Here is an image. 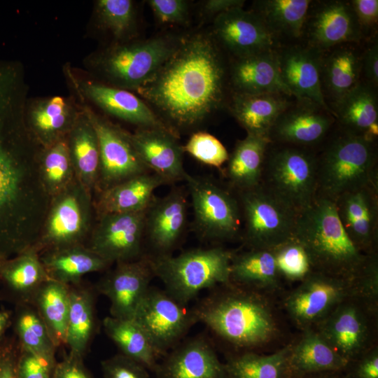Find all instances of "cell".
I'll list each match as a JSON object with an SVG mask.
<instances>
[{
	"label": "cell",
	"mask_w": 378,
	"mask_h": 378,
	"mask_svg": "<svg viewBox=\"0 0 378 378\" xmlns=\"http://www.w3.org/2000/svg\"><path fill=\"white\" fill-rule=\"evenodd\" d=\"M183 148L184 152L198 161L218 168L227 162L229 158L223 144L216 137L206 132L192 134Z\"/></svg>",
	"instance_id": "cell-48"
},
{
	"label": "cell",
	"mask_w": 378,
	"mask_h": 378,
	"mask_svg": "<svg viewBox=\"0 0 378 378\" xmlns=\"http://www.w3.org/2000/svg\"><path fill=\"white\" fill-rule=\"evenodd\" d=\"M309 46L320 52L359 42L363 34L349 1L323 3L309 19Z\"/></svg>",
	"instance_id": "cell-24"
},
{
	"label": "cell",
	"mask_w": 378,
	"mask_h": 378,
	"mask_svg": "<svg viewBox=\"0 0 378 378\" xmlns=\"http://www.w3.org/2000/svg\"><path fill=\"white\" fill-rule=\"evenodd\" d=\"M66 140L76 180L91 195L99 185L100 155L97 134L86 115L76 118Z\"/></svg>",
	"instance_id": "cell-32"
},
{
	"label": "cell",
	"mask_w": 378,
	"mask_h": 378,
	"mask_svg": "<svg viewBox=\"0 0 378 378\" xmlns=\"http://www.w3.org/2000/svg\"><path fill=\"white\" fill-rule=\"evenodd\" d=\"M353 293L351 281L312 272L286 300V308L301 326H308Z\"/></svg>",
	"instance_id": "cell-14"
},
{
	"label": "cell",
	"mask_w": 378,
	"mask_h": 378,
	"mask_svg": "<svg viewBox=\"0 0 378 378\" xmlns=\"http://www.w3.org/2000/svg\"><path fill=\"white\" fill-rule=\"evenodd\" d=\"M83 357L71 352L57 362L51 378H93L83 364Z\"/></svg>",
	"instance_id": "cell-54"
},
{
	"label": "cell",
	"mask_w": 378,
	"mask_h": 378,
	"mask_svg": "<svg viewBox=\"0 0 378 378\" xmlns=\"http://www.w3.org/2000/svg\"><path fill=\"white\" fill-rule=\"evenodd\" d=\"M231 83L235 94L291 97L281 77L276 50L238 57L232 66Z\"/></svg>",
	"instance_id": "cell-25"
},
{
	"label": "cell",
	"mask_w": 378,
	"mask_h": 378,
	"mask_svg": "<svg viewBox=\"0 0 378 378\" xmlns=\"http://www.w3.org/2000/svg\"><path fill=\"white\" fill-rule=\"evenodd\" d=\"M146 210L99 216L88 247L109 264L141 258Z\"/></svg>",
	"instance_id": "cell-13"
},
{
	"label": "cell",
	"mask_w": 378,
	"mask_h": 378,
	"mask_svg": "<svg viewBox=\"0 0 378 378\" xmlns=\"http://www.w3.org/2000/svg\"><path fill=\"white\" fill-rule=\"evenodd\" d=\"M182 189L172 190L155 198L146 213L145 237L155 255L171 254L182 237L187 223V200Z\"/></svg>",
	"instance_id": "cell-21"
},
{
	"label": "cell",
	"mask_w": 378,
	"mask_h": 378,
	"mask_svg": "<svg viewBox=\"0 0 378 378\" xmlns=\"http://www.w3.org/2000/svg\"><path fill=\"white\" fill-rule=\"evenodd\" d=\"M353 293L358 292L368 300L375 301L378 293V265L374 253L370 254L363 269L351 281Z\"/></svg>",
	"instance_id": "cell-50"
},
{
	"label": "cell",
	"mask_w": 378,
	"mask_h": 378,
	"mask_svg": "<svg viewBox=\"0 0 378 378\" xmlns=\"http://www.w3.org/2000/svg\"><path fill=\"white\" fill-rule=\"evenodd\" d=\"M94 300L92 292L79 286H70L69 310L66 344L71 352L83 357L95 330Z\"/></svg>",
	"instance_id": "cell-37"
},
{
	"label": "cell",
	"mask_w": 378,
	"mask_h": 378,
	"mask_svg": "<svg viewBox=\"0 0 378 378\" xmlns=\"http://www.w3.org/2000/svg\"><path fill=\"white\" fill-rule=\"evenodd\" d=\"M39 175L44 191L53 197L76 181L66 139L45 148L40 160Z\"/></svg>",
	"instance_id": "cell-45"
},
{
	"label": "cell",
	"mask_w": 378,
	"mask_h": 378,
	"mask_svg": "<svg viewBox=\"0 0 378 378\" xmlns=\"http://www.w3.org/2000/svg\"><path fill=\"white\" fill-rule=\"evenodd\" d=\"M276 54L281 79L291 96L299 102L317 104L333 114L322 88L321 52L309 46H293L276 50Z\"/></svg>",
	"instance_id": "cell-18"
},
{
	"label": "cell",
	"mask_w": 378,
	"mask_h": 378,
	"mask_svg": "<svg viewBox=\"0 0 378 378\" xmlns=\"http://www.w3.org/2000/svg\"><path fill=\"white\" fill-rule=\"evenodd\" d=\"M12 323L20 346L44 359L53 369L57 347L34 306L17 304Z\"/></svg>",
	"instance_id": "cell-42"
},
{
	"label": "cell",
	"mask_w": 378,
	"mask_h": 378,
	"mask_svg": "<svg viewBox=\"0 0 378 378\" xmlns=\"http://www.w3.org/2000/svg\"><path fill=\"white\" fill-rule=\"evenodd\" d=\"M287 97L279 93L234 94L231 111L248 134L268 138L279 116L292 105Z\"/></svg>",
	"instance_id": "cell-30"
},
{
	"label": "cell",
	"mask_w": 378,
	"mask_h": 378,
	"mask_svg": "<svg viewBox=\"0 0 378 378\" xmlns=\"http://www.w3.org/2000/svg\"><path fill=\"white\" fill-rule=\"evenodd\" d=\"M19 69L0 63V260L35 244L30 235V162Z\"/></svg>",
	"instance_id": "cell-2"
},
{
	"label": "cell",
	"mask_w": 378,
	"mask_h": 378,
	"mask_svg": "<svg viewBox=\"0 0 378 378\" xmlns=\"http://www.w3.org/2000/svg\"><path fill=\"white\" fill-rule=\"evenodd\" d=\"M378 183L375 141L344 130L317 156L316 197L335 202L345 193Z\"/></svg>",
	"instance_id": "cell-5"
},
{
	"label": "cell",
	"mask_w": 378,
	"mask_h": 378,
	"mask_svg": "<svg viewBox=\"0 0 378 378\" xmlns=\"http://www.w3.org/2000/svg\"><path fill=\"white\" fill-rule=\"evenodd\" d=\"M225 69L214 40L196 34L178 43L154 76L136 90L178 127L195 125L220 106Z\"/></svg>",
	"instance_id": "cell-1"
},
{
	"label": "cell",
	"mask_w": 378,
	"mask_h": 378,
	"mask_svg": "<svg viewBox=\"0 0 378 378\" xmlns=\"http://www.w3.org/2000/svg\"><path fill=\"white\" fill-rule=\"evenodd\" d=\"M184 181L191 197L194 224L199 234L210 240L236 237L242 228L239 202L210 178L186 173Z\"/></svg>",
	"instance_id": "cell-9"
},
{
	"label": "cell",
	"mask_w": 378,
	"mask_h": 378,
	"mask_svg": "<svg viewBox=\"0 0 378 378\" xmlns=\"http://www.w3.org/2000/svg\"><path fill=\"white\" fill-rule=\"evenodd\" d=\"M305 249L313 270L352 281L369 255L361 252L344 230L335 202L316 197L298 214L293 234Z\"/></svg>",
	"instance_id": "cell-3"
},
{
	"label": "cell",
	"mask_w": 378,
	"mask_h": 378,
	"mask_svg": "<svg viewBox=\"0 0 378 378\" xmlns=\"http://www.w3.org/2000/svg\"><path fill=\"white\" fill-rule=\"evenodd\" d=\"M158 378H230L226 366L203 337L180 342L154 371Z\"/></svg>",
	"instance_id": "cell-23"
},
{
	"label": "cell",
	"mask_w": 378,
	"mask_h": 378,
	"mask_svg": "<svg viewBox=\"0 0 378 378\" xmlns=\"http://www.w3.org/2000/svg\"><path fill=\"white\" fill-rule=\"evenodd\" d=\"M244 239L251 248L272 250L293 237L298 214L262 183L239 192Z\"/></svg>",
	"instance_id": "cell-8"
},
{
	"label": "cell",
	"mask_w": 378,
	"mask_h": 378,
	"mask_svg": "<svg viewBox=\"0 0 378 378\" xmlns=\"http://www.w3.org/2000/svg\"><path fill=\"white\" fill-rule=\"evenodd\" d=\"M177 44L159 37L115 47L103 58L102 69L117 85L137 90L154 76Z\"/></svg>",
	"instance_id": "cell-11"
},
{
	"label": "cell",
	"mask_w": 378,
	"mask_h": 378,
	"mask_svg": "<svg viewBox=\"0 0 378 378\" xmlns=\"http://www.w3.org/2000/svg\"><path fill=\"white\" fill-rule=\"evenodd\" d=\"M362 71L365 74L368 85L377 88L378 85V43L376 39L365 50L362 57Z\"/></svg>",
	"instance_id": "cell-56"
},
{
	"label": "cell",
	"mask_w": 378,
	"mask_h": 378,
	"mask_svg": "<svg viewBox=\"0 0 378 378\" xmlns=\"http://www.w3.org/2000/svg\"><path fill=\"white\" fill-rule=\"evenodd\" d=\"M214 33L238 57L276 50L277 38L254 11L234 8L216 15Z\"/></svg>",
	"instance_id": "cell-17"
},
{
	"label": "cell",
	"mask_w": 378,
	"mask_h": 378,
	"mask_svg": "<svg viewBox=\"0 0 378 378\" xmlns=\"http://www.w3.org/2000/svg\"><path fill=\"white\" fill-rule=\"evenodd\" d=\"M197 322L229 343L253 348L274 335L276 324L257 295L239 289L214 293L193 307Z\"/></svg>",
	"instance_id": "cell-4"
},
{
	"label": "cell",
	"mask_w": 378,
	"mask_h": 378,
	"mask_svg": "<svg viewBox=\"0 0 378 378\" xmlns=\"http://www.w3.org/2000/svg\"><path fill=\"white\" fill-rule=\"evenodd\" d=\"M271 144L267 137L248 134L237 142L229 155L225 170L232 186L241 192L262 183L266 155Z\"/></svg>",
	"instance_id": "cell-33"
},
{
	"label": "cell",
	"mask_w": 378,
	"mask_h": 378,
	"mask_svg": "<svg viewBox=\"0 0 378 378\" xmlns=\"http://www.w3.org/2000/svg\"><path fill=\"white\" fill-rule=\"evenodd\" d=\"M233 254L222 248H194L177 255H148L154 276L165 291L187 305L204 289L230 283Z\"/></svg>",
	"instance_id": "cell-6"
},
{
	"label": "cell",
	"mask_w": 378,
	"mask_h": 378,
	"mask_svg": "<svg viewBox=\"0 0 378 378\" xmlns=\"http://www.w3.org/2000/svg\"><path fill=\"white\" fill-rule=\"evenodd\" d=\"M83 92L106 113L141 128H157L175 132L150 108L134 94L122 89L89 83Z\"/></svg>",
	"instance_id": "cell-27"
},
{
	"label": "cell",
	"mask_w": 378,
	"mask_h": 378,
	"mask_svg": "<svg viewBox=\"0 0 378 378\" xmlns=\"http://www.w3.org/2000/svg\"><path fill=\"white\" fill-rule=\"evenodd\" d=\"M339 219L355 246L374 253L378 239V183L349 192L335 202Z\"/></svg>",
	"instance_id": "cell-19"
},
{
	"label": "cell",
	"mask_w": 378,
	"mask_h": 378,
	"mask_svg": "<svg viewBox=\"0 0 378 378\" xmlns=\"http://www.w3.org/2000/svg\"><path fill=\"white\" fill-rule=\"evenodd\" d=\"M166 183L157 174L146 172L103 190L97 204L99 216L146 211L155 198L154 191Z\"/></svg>",
	"instance_id": "cell-28"
},
{
	"label": "cell",
	"mask_w": 378,
	"mask_h": 378,
	"mask_svg": "<svg viewBox=\"0 0 378 378\" xmlns=\"http://www.w3.org/2000/svg\"><path fill=\"white\" fill-rule=\"evenodd\" d=\"M49 279L35 246L0 260V281L17 304H31L41 286Z\"/></svg>",
	"instance_id": "cell-26"
},
{
	"label": "cell",
	"mask_w": 378,
	"mask_h": 378,
	"mask_svg": "<svg viewBox=\"0 0 378 378\" xmlns=\"http://www.w3.org/2000/svg\"><path fill=\"white\" fill-rule=\"evenodd\" d=\"M348 364L319 332L307 331L295 346H291L288 374V376H303L336 372Z\"/></svg>",
	"instance_id": "cell-35"
},
{
	"label": "cell",
	"mask_w": 378,
	"mask_h": 378,
	"mask_svg": "<svg viewBox=\"0 0 378 378\" xmlns=\"http://www.w3.org/2000/svg\"><path fill=\"white\" fill-rule=\"evenodd\" d=\"M349 363L362 350L367 328L362 314L353 304L338 306L323 323L319 332Z\"/></svg>",
	"instance_id": "cell-34"
},
{
	"label": "cell",
	"mask_w": 378,
	"mask_h": 378,
	"mask_svg": "<svg viewBox=\"0 0 378 378\" xmlns=\"http://www.w3.org/2000/svg\"><path fill=\"white\" fill-rule=\"evenodd\" d=\"M40 258L49 278L69 286L111 265L82 244L44 251Z\"/></svg>",
	"instance_id": "cell-29"
},
{
	"label": "cell",
	"mask_w": 378,
	"mask_h": 378,
	"mask_svg": "<svg viewBox=\"0 0 378 378\" xmlns=\"http://www.w3.org/2000/svg\"><path fill=\"white\" fill-rule=\"evenodd\" d=\"M350 4L353 8L363 34L377 24V0H352Z\"/></svg>",
	"instance_id": "cell-55"
},
{
	"label": "cell",
	"mask_w": 378,
	"mask_h": 378,
	"mask_svg": "<svg viewBox=\"0 0 378 378\" xmlns=\"http://www.w3.org/2000/svg\"><path fill=\"white\" fill-rule=\"evenodd\" d=\"M18 378H51L53 369L43 358L20 346Z\"/></svg>",
	"instance_id": "cell-51"
},
{
	"label": "cell",
	"mask_w": 378,
	"mask_h": 378,
	"mask_svg": "<svg viewBox=\"0 0 378 378\" xmlns=\"http://www.w3.org/2000/svg\"><path fill=\"white\" fill-rule=\"evenodd\" d=\"M320 378H332V377H320Z\"/></svg>",
	"instance_id": "cell-60"
},
{
	"label": "cell",
	"mask_w": 378,
	"mask_h": 378,
	"mask_svg": "<svg viewBox=\"0 0 378 378\" xmlns=\"http://www.w3.org/2000/svg\"><path fill=\"white\" fill-rule=\"evenodd\" d=\"M312 1L263 0L255 3L254 12L277 38H299L307 22Z\"/></svg>",
	"instance_id": "cell-40"
},
{
	"label": "cell",
	"mask_w": 378,
	"mask_h": 378,
	"mask_svg": "<svg viewBox=\"0 0 378 378\" xmlns=\"http://www.w3.org/2000/svg\"><path fill=\"white\" fill-rule=\"evenodd\" d=\"M101 365L103 378H149L146 367L122 354L104 360Z\"/></svg>",
	"instance_id": "cell-49"
},
{
	"label": "cell",
	"mask_w": 378,
	"mask_h": 378,
	"mask_svg": "<svg viewBox=\"0 0 378 378\" xmlns=\"http://www.w3.org/2000/svg\"><path fill=\"white\" fill-rule=\"evenodd\" d=\"M97 11L102 23L115 36L125 34L134 21V4L130 0H99Z\"/></svg>",
	"instance_id": "cell-47"
},
{
	"label": "cell",
	"mask_w": 378,
	"mask_h": 378,
	"mask_svg": "<svg viewBox=\"0 0 378 378\" xmlns=\"http://www.w3.org/2000/svg\"><path fill=\"white\" fill-rule=\"evenodd\" d=\"M291 346L270 355L246 352L230 357L225 366L230 378H286Z\"/></svg>",
	"instance_id": "cell-44"
},
{
	"label": "cell",
	"mask_w": 378,
	"mask_h": 378,
	"mask_svg": "<svg viewBox=\"0 0 378 378\" xmlns=\"http://www.w3.org/2000/svg\"><path fill=\"white\" fill-rule=\"evenodd\" d=\"M334 115L317 104L300 102L289 106L272 127L268 139L272 144L309 148L321 143L330 131Z\"/></svg>",
	"instance_id": "cell-20"
},
{
	"label": "cell",
	"mask_w": 378,
	"mask_h": 378,
	"mask_svg": "<svg viewBox=\"0 0 378 378\" xmlns=\"http://www.w3.org/2000/svg\"><path fill=\"white\" fill-rule=\"evenodd\" d=\"M70 286L49 279L39 288L32 304L57 348L66 344Z\"/></svg>",
	"instance_id": "cell-38"
},
{
	"label": "cell",
	"mask_w": 378,
	"mask_h": 378,
	"mask_svg": "<svg viewBox=\"0 0 378 378\" xmlns=\"http://www.w3.org/2000/svg\"><path fill=\"white\" fill-rule=\"evenodd\" d=\"M13 313L10 310H0V340L4 337V335L8 327L12 324Z\"/></svg>",
	"instance_id": "cell-59"
},
{
	"label": "cell",
	"mask_w": 378,
	"mask_h": 378,
	"mask_svg": "<svg viewBox=\"0 0 378 378\" xmlns=\"http://www.w3.org/2000/svg\"><path fill=\"white\" fill-rule=\"evenodd\" d=\"M244 0H209L204 4V10L209 14H220L226 11L242 8Z\"/></svg>",
	"instance_id": "cell-58"
},
{
	"label": "cell",
	"mask_w": 378,
	"mask_h": 378,
	"mask_svg": "<svg viewBox=\"0 0 378 378\" xmlns=\"http://www.w3.org/2000/svg\"><path fill=\"white\" fill-rule=\"evenodd\" d=\"M362 56L350 46L333 50L322 57L321 79L322 88L336 103L360 83Z\"/></svg>",
	"instance_id": "cell-36"
},
{
	"label": "cell",
	"mask_w": 378,
	"mask_h": 378,
	"mask_svg": "<svg viewBox=\"0 0 378 378\" xmlns=\"http://www.w3.org/2000/svg\"><path fill=\"white\" fill-rule=\"evenodd\" d=\"M272 251L279 276L302 281L314 271L305 249L293 237Z\"/></svg>",
	"instance_id": "cell-46"
},
{
	"label": "cell",
	"mask_w": 378,
	"mask_h": 378,
	"mask_svg": "<svg viewBox=\"0 0 378 378\" xmlns=\"http://www.w3.org/2000/svg\"><path fill=\"white\" fill-rule=\"evenodd\" d=\"M155 17L164 23H183L188 16V3L183 0H150Z\"/></svg>",
	"instance_id": "cell-52"
},
{
	"label": "cell",
	"mask_w": 378,
	"mask_h": 378,
	"mask_svg": "<svg viewBox=\"0 0 378 378\" xmlns=\"http://www.w3.org/2000/svg\"><path fill=\"white\" fill-rule=\"evenodd\" d=\"M279 277L272 250L251 248L232 255L230 283L249 288H274Z\"/></svg>",
	"instance_id": "cell-41"
},
{
	"label": "cell",
	"mask_w": 378,
	"mask_h": 378,
	"mask_svg": "<svg viewBox=\"0 0 378 378\" xmlns=\"http://www.w3.org/2000/svg\"><path fill=\"white\" fill-rule=\"evenodd\" d=\"M76 120L65 99L59 96L37 104L29 113L31 128L45 148L64 139Z\"/></svg>",
	"instance_id": "cell-43"
},
{
	"label": "cell",
	"mask_w": 378,
	"mask_h": 378,
	"mask_svg": "<svg viewBox=\"0 0 378 378\" xmlns=\"http://www.w3.org/2000/svg\"><path fill=\"white\" fill-rule=\"evenodd\" d=\"M108 337L120 349L122 354L154 372L160 357L146 333L134 319L106 316L102 322Z\"/></svg>",
	"instance_id": "cell-39"
},
{
	"label": "cell",
	"mask_w": 378,
	"mask_h": 378,
	"mask_svg": "<svg viewBox=\"0 0 378 378\" xmlns=\"http://www.w3.org/2000/svg\"><path fill=\"white\" fill-rule=\"evenodd\" d=\"M354 378H378V352L374 350L358 364Z\"/></svg>",
	"instance_id": "cell-57"
},
{
	"label": "cell",
	"mask_w": 378,
	"mask_h": 378,
	"mask_svg": "<svg viewBox=\"0 0 378 378\" xmlns=\"http://www.w3.org/2000/svg\"><path fill=\"white\" fill-rule=\"evenodd\" d=\"M97 284V290L111 302V316L133 319L154 276L148 255L116 263Z\"/></svg>",
	"instance_id": "cell-16"
},
{
	"label": "cell",
	"mask_w": 378,
	"mask_h": 378,
	"mask_svg": "<svg viewBox=\"0 0 378 378\" xmlns=\"http://www.w3.org/2000/svg\"><path fill=\"white\" fill-rule=\"evenodd\" d=\"M335 104L333 113L342 130L375 141L378 136V102L374 88L360 83Z\"/></svg>",
	"instance_id": "cell-31"
},
{
	"label": "cell",
	"mask_w": 378,
	"mask_h": 378,
	"mask_svg": "<svg viewBox=\"0 0 378 378\" xmlns=\"http://www.w3.org/2000/svg\"><path fill=\"white\" fill-rule=\"evenodd\" d=\"M20 349L15 336L0 340V378H18Z\"/></svg>",
	"instance_id": "cell-53"
},
{
	"label": "cell",
	"mask_w": 378,
	"mask_h": 378,
	"mask_svg": "<svg viewBox=\"0 0 378 378\" xmlns=\"http://www.w3.org/2000/svg\"><path fill=\"white\" fill-rule=\"evenodd\" d=\"M133 319L149 339L160 358L176 346L197 323L194 309H189L165 290L150 287Z\"/></svg>",
	"instance_id": "cell-10"
},
{
	"label": "cell",
	"mask_w": 378,
	"mask_h": 378,
	"mask_svg": "<svg viewBox=\"0 0 378 378\" xmlns=\"http://www.w3.org/2000/svg\"><path fill=\"white\" fill-rule=\"evenodd\" d=\"M99 143L100 173L99 185L102 190L133 176L148 172L139 159L125 133L93 113H85Z\"/></svg>",
	"instance_id": "cell-15"
},
{
	"label": "cell",
	"mask_w": 378,
	"mask_h": 378,
	"mask_svg": "<svg viewBox=\"0 0 378 378\" xmlns=\"http://www.w3.org/2000/svg\"><path fill=\"white\" fill-rule=\"evenodd\" d=\"M130 141L144 165L167 183L184 181L183 148L175 132L140 128L130 134Z\"/></svg>",
	"instance_id": "cell-22"
},
{
	"label": "cell",
	"mask_w": 378,
	"mask_h": 378,
	"mask_svg": "<svg viewBox=\"0 0 378 378\" xmlns=\"http://www.w3.org/2000/svg\"><path fill=\"white\" fill-rule=\"evenodd\" d=\"M262 184L298 214L316 197L317 156L306 148L281 145L267 150Z\"/></svg>",
	"instance_id": "cell-7"
},
{
	"label": "cell",
	"mask_w": 378,
	"mask_h": 378,
	"mask_svg": "<svg viewBox=\"0 0 378 378\" xmlns=\"http://www.w3.org/2000/svg\"><path fill=\"white\" fill-rule=\"evenodd\" d=\"M91 195L76 180L54 197L43 234L37 241L38 251L81 244L90 224Z\"/></svg>",
	"instance_id": "cell-12"
}]
</instances>
